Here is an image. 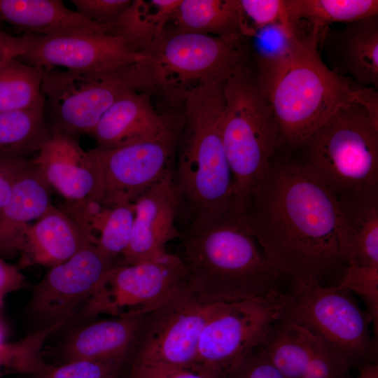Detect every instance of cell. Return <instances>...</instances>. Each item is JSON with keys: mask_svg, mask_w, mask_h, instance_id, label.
<instances>
[{"mask_svg": "<svg viewBox=\"0 0 378 378\" xmlns=\"http://www.w3.org/2000/svg\"><path fill=\"white\" fill-rule=\"evenodd\" d=\"M218 303L188 288L179 292L146 315L133 362L196 368L201 334Z\"/></svg>", "mask_w": 378, "mask_h": 378, "instance_id": "12", "label": "cell"}, {"mask_svg": "<svg viewBox=\"0 0 378 378\" xmlns=\"http://www.w3.org/2000/svg\"><path fill=\"white\" fill-rule=\"evenodd\" d=\"M286 302V290L254 300L219 302L201 334L195 368L227 378L282 318Z\"/></svg>", "mask_w": 378, "mask_h": 378, "instance_id": "9", "label": "cell"}, {"mask_svg": "<svg viewBox=\"0 0 378 378\" xmlns=\"http://www.w3.org/2000/svg\"><path fill=\"white\" fill-rule=\"evenodd\" d=\"M134 218L130 239L122 255L123 265L162 258L165 246L180 238L175 218L180 205L172 171L134 202Z\"/></svg>", "mask_w": 378, "mask_h": 378, "instance_id": "17", "label": "cell"}, {"mask_svg": "<svg viewBox=\"0 0 378 378\" xmlns=\"http://www.w3.org/2000/svg\"><path fill=\"white\" fill-rule=\"evenodd\" d=\"M226 80L194 92L183 102L174 179L180 204L186 205L192 221L213 219L234 204L233 176L220 132Z\"/></svg>", "mask_w": 378, "mask_h": 378, "instance_id": "3", "label": "cell"}, {"mask_svg": "<svg viewBox=\"0 0 378 378\" xmlns=\"http://www.w3.org/2000/svg\"><path fill=\"white\" fill-rule=\"evenodd\" d=\"M244 38L275 22L288 20L286 0H239Z\"/></svg>", "mask_w": 378, "mask_h": 378, "instance_id": "35", "label": "cell"}, {"mask_svg": "<svg viewBox=\"0 0 378 378\" xmlns=\"http://www.w3.org/2000/svg\"><path fill=\"white\" fill-rule=\"evenodd\" d=\"M78 224L90 242L115 259L127 247L134 218V202L97 201L66 203L62 209Z\"/></svg>", "mask_w": 378, "mask_h": 378, "instance_id": "25", "label": "cell"}, {"mask_svg": "<svg viewBox=\"0 0 378 378\" xmlns=\"http://www.w3.org/2000/svg\"><path fill=\"white\" fill-rule=\"evenodd\" d=\"M130 378H216L197 368L132 362Z\"/></svg>", "mask_w": 378, "mask_h": 378, "instance_id": "40", "label": "cell"}, {"mask_svg": "<svg viewBox=\"0 0 378 378\" xmlns=\"http://www.w3.org/2000/svg\"><path fill=\"white\" fill-rule=\"evenodd\" d=\"M30 161L66 203L103 200L100 164L91 150H84L76 138L52 134Z\"/></svg>", "mask_w": 378, "mask_h": 378, "instance_id": "16", "label": "cell"}, {"mask_svg": "<svg viewBox=\"0 0 378 378\" xmlns=\"http://www.w3.org/2000/svg\"><path fill=\"white\" fill-rule=\"evenodd\" d=\"M4 330L2 328L1 324L0 323V344L4 343Z\"/></svg>", "mask_w": 378, "mask_h": 378, "instance_id": "45", "label": "cell"}, {"mask_svg": "<svg viewBox=\"0 0 378 378\" xmlns=\"http://www.w3.org/2000/svg\"><path fill=\"white\" fill-rule=\"evenodd\" d=\"M351 368L342 356L314 336L312 354L303 378H348Z\"/></svg>", "mask_w": 378, "mask_h": 378, "instance_id": "37", "label": "cell"}, {"mask_svg": "<svg viewBox=\"0 0 378 378\" xmlns=\"http://www.w3.org/2000/svg\"><path fill=\"white\" fill-rule=\"evenodd\" d=\"M64 325L56 323L38 330L26 337L0 344V377L11 373L34 374L47 363L41 350L47 338Z\"/></svg>", "mask_w": 378, "mask_h": 378, "instance_id": "33", "label": "cell"}, {"mask_svg": "<svg viewBox=\"0 0 378 378\" xmlns=\"http://www.w3.org/2000/svg\"><path fill=\"white\" fill-rule=\"evenodd\" d=\"M239 213L290 284L340 283L347 265L340 248L337 197L298 160L274 159Z\"/></svg>", "mask_w": 378, "mask_h": 378, "instance_id": "1", "label": "cell"}, {"mask_svg": "<svg viewBox=\"0 0 378 378\" xmlns=\"http://www.w3.org/2000/svg\"><path fill=\"white\" fill-rule=\"evenodd\" d=\"M92 244L74 219L52 204L27 228L19 267H52Z\"/></svg>", "mask_w": 378, "mask_h": 378, "instance_id": "21", "label": "cell"}, {"mask_svg": "<svg viewBox=\"0 0 378 378\" xmlns=\"http://www.w3.org/2000/svg\"><path fill=\"white\" fill-rule=\"evenodd\" d=\"M43 69L15 58L0 68V112L21 110L42 103Z\"/></svg>", "mask_w": 378, "mask_h": 378, "instance_id": "32", "label": "cell"}, {"mask_svg": "<svg viewBox=\"0 0 378 378\" xmlns=\"http://www.w3.org/2000/svg\"><path fill=\"white\" fill-rule=\"evenodd\" d=\"M311 31L285 20L244 38L252 67L266 91L295 59Z\"/></svg>", "mask_w": 378, "mask_h": 378, "instance_id": "26", "label": "cell"}, {"mask_svg": "<svg viewBox=\"0 0 378 378\" xmlns=\"http://www.w3.org/2000/svg\"><path fill=\"white\" fill-rule=\"evenodd\" d=\"M314 338L303 327L281 318L272 325L260 346L284 378H303Z\"/></svg>", "mask_w": 378, "mask_h": 378, "instance_id": "29", "label": "cell"}, {"mask_svg": "<svg viewBox=\"0 0 378 378\" xmlns=\"http://www.w3.org/2000/svg\"><path fill=\"white\" fill-rule=\"evenodd\" d=\"M76 10L101 25H113L125 12L132 0H71Z\"/></svg>", "mask_w": 378, "mask_h": 378, "instance_id": "38", "label": "cell"}, {"mask_svg": "<svg viewBox=\"0 0 378 378\" xmlns=\"http://www.w3.org/2000/svg\"><path fill=\"white\" fill-rule=\"evenodd\" d=\"M318 49L325 64L337 75L378 88V15L325 28Z\"/></svg>", "mask_w": 378, "mask_h": 378, "instance_id": "18", "label": "cell"}, {"mask_svg": "<svg viewBox=\"0 0 378 378\" xmlns=\"http://www.w3.org/2000/svg\"><path fill=\"white\" fill-rule=\"evenodd\" d=\"M26 34L27 49L19 59L41 69L101 72L134 63L144 56L113 34L49 36Z\"/></svg>", "mask_w": 378, "mask_h": 378, "instance_id": "15", "label": "cell"}, {"mask_svg": "<svg viewBox=\"0 0 378 378\" xmlns=\"http://www.w3.org/2000/svg\"><path fill=\"white\" fill-rule=\"evenodd\" d=\"M188 288L187 274L178 255L113 267L86 302L85 316H146Z\"/></svg>", "mask_w": 378, "mask_h": 378, "instance_id": "11", "label": "cell"}, {"mask_svg": "<svg viewBox=\"0 0 378 378\" xmlns=\"http://www.w3.org/2000/svg\"><path fill=\"white\" fill-rule=\"evenodd\" d=\"M27 35L15 36L0 29V68L13 59L21 57L26 51Z\"/></svg>", "mask_w": 378, "mask_h": 378, "instance_id": "42", "label": "cell"}, {"mask_svg": "<svg viewBox=\"0 0 378 378\" xmlns=\"http://www.w3.org/2000/svg\"><path fill=\"white\" fill-rule=\"evenodd\" d=\"M122 365L76 360L55 366L46 364L34 378H118Z\"/></svg>", "mask_w": 378, "mask_h": 378, "instance_id": "36", "label": "cell"}, {"mask_svg": "<svg viewBox=\"0 0 378 378\" xmlns=\"http://www.w3.org/2000/svg\"><path fill=\"white\" fill-rule=\"evenodd\" d=\"M172 22L177 32L244 38L239 0H181Z\"/></svg>", "mask_w": 378, "mask_h": 378, "instance_id": "27", "label": "cell"}, {"mask_svg": "<svg viewBox=\"0 0 378 378\" xmlns=\"http://www.w3.org/2000/svg\"><path fill=\"white\" fill-rule=\"evenodd\" d=\"M350 292L358 295L364 301L366 311L372 318L373 336L378 331V266H347L345 273L337 284Z\"/></svg>", "mask_w": 378, "mask_h": 378, "instance_id": "34", "label": "cell"}, {"mask_svg": "<svg viewBox=\"0 0 378 378\" xmlns=\"http://www.w3.org/2000/svg\"><path fill=\"white\" fill-rule=\"evenodd\" d=\"M181 0H134L113 24V34L142 54L162 34Z\"/></svg>", "mask_w": 378, "mask_h": 378, "instance_id": "28", "label": "cell"}, {"mask_svg": "<svg viewBox=\"0 0 378 378\" xmlns=\"http://www.w3.org/2000/svg\"><path fill=\"white\" fill-rule=\"evenodd\" d=\"M146 316L115 317L78 329L62 345L64 362L89 360L123 365L139 339Z\"/></svg>", "mask_w": 378, "mask_h": 378, "instance_id": "23", "label": "cell"}, {"mask_svg": "<svg viewBox=\"0 0 378 378\" xmlns=\"http://www.w3.org/2000/svg\"><path fill=\"white\" fill-rule=\"evenodd\" d=\"M179 239L188 288L201 299L229 302L284 291L285 279L234 209L213 219L192 221Z\"/></svg>", "mask_w": 378, "mask_h": 378, "instance_id": "2", "label": "cell"}, {"mask_svg": "<svg viewBox=\"0 0 378 378\" xmlns=\"http://www.w3.org/2000/svg\"><path fill=\"white\" fill-rule=\"evenodd\" d=\"M24 276L19 268L6 262L0 257V297L23 288Z\"/></svg>", "mask_w": 378, "mask_h": 378, "instance_id": "43", "label": "cell"}, {"mask_svg": "<svg viewBox=\"0 0 378 378\" xmlns=\"http://www.w3.org/2000/svg\"><path fill=\"white\" fill-rule=\"evenodd\" d=\"M1 300H2V298L0 297V304H1Z\"/></svg>", "mask_w": 378, "mask_h": 378, "instance_id": "46", "label": "cell"}, {"mask_svg": "<svg viewBox=\"0 0 378 378\" xmlns=\"http://www.w3.org/2000/svg\"><path fill=\"white\" fill-rule=\"evenodd\" d=\"M134 63L118 68L128 87L172 106L250 64L243 39L177 32L167 28Z\"/></svg>", "mask_w": 378, "mask_h": 378, "instance_id": "4", "label": "cell"}, {"mask_svg": "<svg viewBox=\"0 0 378 378\" xmlns=\"http://www.w3.org/2000/svg\"><path fill=\"white\" fill-rule=\"evenodd\" d=\"M378 15L377 0H286L287 19L321 32L333 24H346Z\"/></svg>", "mask_w": 378, "mask_h": 378, "instance_id": "31", "label": "cell"}, {"mask_svg": "<svg viewBox=\"0 0 378 378\" xmlns=\"http://www.w3.org/2000/svg\"><path fill=\"white\" fill-rule=\"evenodd\" d=\"M320 34L312 30L293 63L267 92L279 125L281 148L295 150L340 106L354 101L360 85L323 62Z\"/></svg>", "mask_w": 378, "mask_h": 378, "instance_id": "7", "label": "cell"}, {"mask_svg": "<svg viewBox=\"0 0 378 378\" xmlns=\"http://www.w3.org/2000/svg\"><path fill=\"white\" fill-rule=\"evenodd\" d=\"M354 378H378L377 363L365 365L359 370V374Z\"/></svg>", "mask_w": 378, "mask_h": 378, "instance_id": "44", "label": "cell"}, {"mask_svg": "<svg viewBox=\"0 0 378 378\" xmlns=\"http://www.w3.org/2000/svg\"><path fill=\"white\" fill-rule=\"evenodd\" d=\"M297 149L337 197L378 185V124L360 103L342 104Z\"/></svg>", "mask_w": 378, "mask_h": 378, "instance_id": "6", "label": "cell"}, {"mask_svg": "<svg viewBox=\"0 0 378 378\" xmlns=\"http://www.w3.org/2000/svg\"><path fill=\"white\" fill-rule=\"evenodd\" d=\"M52 188L30 160L9 201L0 208V257L20 253L25 231L50 206Z\"/></svg>", "mask_w": 378, "mask_h": 378, "instance_id": "24", "label": "cell"}, {"mask_svg": "<svg viewBox=\"0 0 378 378\" xmlns=\"http://www.w3.org/2000/svg\"><path fill=\"white\" fill-rule=\"evenodd\" d=\"M220 132L232 174V209L241 211L281 148L279 125L267 92L251 64L233 74L224 87Z\"/></svg>", "mask_w": 378, "mask_h": 378, "instance_id": "5", "label": "cell"}, {"mask_svg": "<svg viewBox=\"0 0 378 378\" xmlns=\"http://www.w3.org/2000/svg\"><path fill=\"white\" fill-rule=\"evenodd\" d=\"M130 90L118 68L101 72L43 69L41 92L51 134L76 139L91 134L108 108Z\"/></svg>", "mask_w": 378, "mask_h": 378, "instance_id": "10", "label": "cell"}, {"mask_svg": "<svg viewBox=\"0 0 378 378\" xmlns=\"http://www.w3.org/2000/svg\"><path fill=\"white\" fill-rule=\"evenodd\" d=\"M118 265L97 246H85L64 262L50 267L35 286L29 313L45 324L44 328L65 323Z\"/></svg>", "mask_w": 378, "mask_h": 378, "instance_id": "13", "label": "cell"}, {"mask_svg": "<svg viewBox=\"0 0 378 378\" xmlns=\"http://www.w3.org/2000/svg\"><path fill=\"white\" fill-rule=\"evenodd\" d=\"M227 378H284L259 346L250 351Z\"/></svg>", "mask_w": 378, "mask_h": 378, "instance_id": "39", "label": "cell"}, {"mask_svg": "<svg viewBox=\"0 0 378 378\" xmlns=\"http://www.w3.org/2000/svg\"><path fill=\"white\" fill-rule=\"evenodd\" d=\"M29 162L28 159L0 158V208L10 199L15 186Z\"/></svg>", "mask_w": 378, "mask_h": 378, "instance_id": "41", "label": "cell"}, {"mask_svg": "<svg viewBox=\"0 0 378 378\" xmlns=\"http://www.w3.org/2000/svg\"><path fill=\"white\" fill-rule=\"evenodd\" d=\"M340 248L347 266H378V185L337 197Z\"/></svg>", "mask_w": 378, "mask_h": 378, "instance_id": "19", "label": "cell"}, {"mask_svg": "<svg viewBox=\"0 0 378 378\" xmlns=\"http://www.w3.org/2000/svg\"><path fill=\"white\" fill-rule=\"evenodd\" d=\"M181 121L168 122L157 137L111 150L91 149L98 160L104 177L102 203L134 202L169 171L177 146Z\"/></svg>", "mask_w": 378, "mask_h": 378, "instance_id": "14", "label": "cell"}, {"mask_svg": "<svg viewBox=\"0 0 378 378\" xmlns=\"http://www.w3.org/2000/svg\"><path fill=\"white\" fill-rule=\"evenodd\" d=\"M281 319L299 325L321 340L351 368L375 363L377 347L372 318L337 285L290 284Z\"/></svg>", "mask_w": 378, "mask_h": 378, "instance_id": "8", "label": "cell"}, {"mask_svg": "<svg viewBox=\"0 0 378 378\" xmlns=\"http://www.w3.org/2000/svg\"><path fill=\"white\" fill-rule=\"evenodd\" d=\"M50 136L43 102L24 109L0 112V158L27 160Z\"/></svg>", "mask_w": 378, "mask_h": 378, "instance_id": "30", "label": "cell"}, {"mask_svg": "<svg viewBox=\"0 0 378 378\" xmlns=\"http://www.w3.org/2000/svg\"><path fill=\"white\" fill-rule=\"evenodd\" d=\"M0 22L42 36L113 34V25L96 24L61 0H0Z\"/></svg>", "mask_w": 378, "mask_h": 378, "instance_id": "22", "label": "cell"}, {"mask_svg": "<svg viewBox=\"0 0 378 378\" xmlns=\"http://www.w3.org/2000/svg\"><path fill=\"white\" fill-rule=\"evenodd\" d=\"M167 124L153 106L150 94L130 90L108 108L91 135L97 148L111 150L153 139Z\"/></svg>", "mask_w": 378, "mask_h": 378, "instance_id": "20", "label": "cell"}]
</instances>
